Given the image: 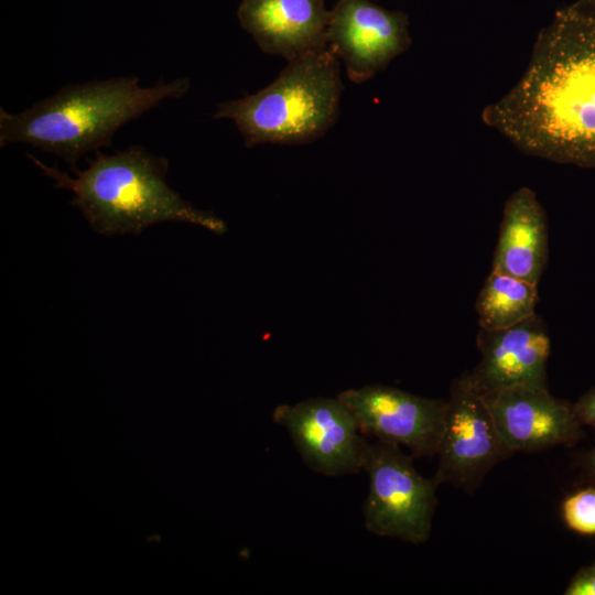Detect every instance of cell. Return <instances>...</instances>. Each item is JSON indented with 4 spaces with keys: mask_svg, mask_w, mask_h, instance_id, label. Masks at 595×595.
Wrapping results in <instances>:
<instances>
[{
    "mask_svg": "<svg viewBox=\"0 0 595 595\" xmlns=\"http://www.w3.org/2000/svg\"><path fill=\"white\" fill-rule=\"evenodd\" d=\"M572 407L580 424L589 425L595 430V388L584 393Z\"/></svg>",
    "mask_w": 595,
    "mask_h": 595,
    "instance_id": "cell-17",
    "label": "cell"
},
{
    "mask_svg": "<svg viewBox=\"0 0 595 595\" xmlns=\"http://www.w3.org/2000/svg\"><path fill=\"white\" fill-rule=\"evenodd\" d=\"M588 466L592 472L595 470V447L593 448V451L591 452L588 456Z\"/></svg>",
    "mask_w": 595,
    "mask_h": 595,
    "instance_id": "cell-19",
    "label": "cell"
},
{
    "mask_svg": "<svg viewBox=\"0 0 595 595\" xmlns=\"http://www.w3.org/2000/svg\"><path fill=\"white\" fill-rule=\"evenodd\" d=\"M273 420L288 431L302 461L315 473L337 477L363 470L368 441L338 397L280 404Z\"/></svg>",
    "mask_w": 595,
    "mask_h": 595,
    "instance_id": "cell-7",
    "label": "cell"
},
{
    "mask_svg": "<svg viewBox=\"0 0 595 595\" xmlns=\"http://www.w3.org/2000/svg\"><path fill=\"white\" fill-rule=\"evenodd\" d=\"M410 44L409 20L401 11L387 10L371 0H337L331 10L327 46L356 84L385 69Z\"/></svg>",
    "mask_w": 595,
    "mask_h": 595,
    "instance_id": "cell-9",
    "label": "cell"
},
{
    "mask_svg": "<svg viewBox=\"0 0 595 595\" xmlns=\"http://www.w3.org/2000/svg\"><path fill=\"white\" fill-rule=\"evenodd\" d=\"M324 0H242L237 17L261 51L288 61L327 46Z\"/></svg>",
    "mask_w": 595,
    "mask_h": 595,
    "instance_id": "cell-12",
    "label": "cell"
},
{
    "mask_svg": "<svg viewBox=\"0 0 595 595\" xmlns=\"http://www.w3.org/2000/svg\"><path fill=\"white\" fill-rule=\"evenodd\" d=\"M479 363L463 374L479 394L509 389H544L550 336L536 313L504 329H480L477 335Z\"/></svg>",
    "mask_w": 595,
    "mask_h": 595,
    "instance_id": "cell-10",
    "label": "cell"
},
{
    "mask_svg": "<svg viewBox=\"0 0 595 595\" xmlns=\"http://www.w3.org/2000/svg\"><path fill=\"white\" fill-rule=\"evenodd\" d=\"M538 285L512 275L491 271L475 302L480 329L513 326L536 314Z\"/></svg>",
    "mask_w": 595,
    "mask_h": 595,
    "instance_id": "cell-14",
    "label": "cell"
},
{
    "mask_svg": "<svg viewBox=\"0 0 595 595\" xmlns=\"http://www.w3.org/2000/svg\"><path fill=\"white\" fill-rule=\"evenodd\" d=\"M412 459L399 445L367 442L363 470L369 489L363 516L369 532L419 544L430 537L439 485L420 475Z\"/></svg>",
    "mask_w": 595,
    "mask_h": 595,
    "instance_id": "cell-5",
    "label": "cell"
},
{
    "mask_svg": "<svg viewBox=\"0 0 595 595\" xmlns=\"http://www.w3.org/2000/svg\"><path fill=\"white\" fill-rule=\"evenodd\" d=\"M592 473L594 474V477H595V470H594V472H592Z\"/></svg>",
    "mask_w": 595,
    "mask_h": 595,
    "instance_id": "cell-20",
    "label": "cell"
},
{
    "mask_svg": "<svg viewBox=\"0 0 595 595\" xmlns=\"http://www.w3.org/2000/svg\"><path fill=\"white\" fill-rule=\"evenodd\" d=\"M482 120L527 154L595 167V13L559 9L520 79Z\"/></svg>",
    "mask_w": 595,
    "mask_h": 595,
    "instance_id": "cell-1",
    "label": "cell"
},
{
    "mask_svg": "<svg viewBox=\"0 0 595 595\" xmlns=\"http://www.w3.org/2000/svg\"><path fill=\"white\" fill-rule=\"evenodd\" d=\"M434 480L472 493L512 454L506 448L480 394L459 376L451 386L436 450Z\"/></svg>",
    "mask_w": 595,
    "mask_h": 595,
    "instance_id": "cell-6",
    "label": "cell"
},
{
    "mask_svg": "<svg viewBox=\"0 0 595 595\" xmlns=\"http://www.w3.org/2000/svg\"><path fill=\"white\" fill-rule=\"evenodd\" d=\"M343 93L337 56L328 46L288 61L261 90L217 105L215 119H229L246 147L304 144L335 123Z\"/></svg>",
    "mask_w": 595,
    "mask_h": 595,
    "instance_id": "cell-4",
    "label": "cell"
},
{
    "mask_svg": "<svg viewBox=\"0 0 595 595\" xmlns=\"http://www.w3.org/2000/svg\"><path fill=\"white\" fill-rule=\"evenodd\" d=\"M337 397L364 435L405 446L413 457L436 455L446 401L378 383L347 389Z\"/></svg>",
    "mask_w": 595,
    "mask_h": 595,
    "instance_id": "cell-8",
    "label": "cell"
},
{
    "mask_svg": "<svg viewBox=\"0 0 595 595\" xmlns=\"http://www.w3.org/2000/svg\"><path fill=\"white\" fill-rule=\"evenodd\" d=\"M566 524L580 533H595V488H587L570 496L563 502Z\"/></svg>",
    "mask_w": 595,
    "mask_h": 595,
    "instance_id": "cell-15",
    "label": "cell"
},
{
    "mask_svg": "<svg viewBox=\"0 0 595 595\" xmlns=\"http://www.w3.org/2000/svg\"><path fill=\"white\" fill-rule=\"evenodd\" d=\"M548 259L545 210L531 188L520 187L504 206L491 271L538 285Z\"/></svg>",
    "mask_w": 595,
    "mask_h": 595,
    "instance_id": "cell-13",
    "label": "cell"
},
{
    "mask_svg": "<svg viewBox=\"0 0 595 595\" xmlns=\"http://www.w3.org/2000/svg\"><path fill=\"white\" fill-rule=\"evenodd\" d=\"M190 88L188 77L151 87L140 86L137 76L68 84L21 112L0 108V145L28 143L74 167L83 155L110 145L121 127Z\"/></svg>",
    "mask_w": 595,
    "mask_h": 595,
    "instance_id": "cell-2",
    "label": "cell"
},
{
    "mask_svg": "<svg viewBox=\"0 0 595 595\" xmlns=\"http://www.w3.org/2000/svg\"><path fill=\"white\" fill-rule=\"evenodd\" d=\"M480 397L511 454L570 444L578 437L581 424L573 407L548 388L509 389Z\"/></svg>",
    "mask_w": 595,
    "mask_h": 595,
    "instance_id": "cell-11",
    "label": "cell"
},
{
    "mask_svg": "<svg viewBox=\"0 0 595 595\" xmlns=\"http://www.w3.org/2000/svg\"><path fill=\"white\" fill-rule=\"evenodd\" d=\"M28 156L57 188L74 194L72 204L99 234L140 235L161 221L188 223L217 235L227 231L221 218L198 209L167 185L165 156L150 153L140 145L112 154L96 151L87 169L72 167L75 177Z\"/></svg>",
    "mask_w": 595,
    "mask_h": 595,
    "instance_id": "cell-3",
    "label": "cell"
},
{
    "mask_svg": "<svg viewBox=\"0 0 595 595\" xmlns=\"http://www.w3.org/2000/svg\"><path fill=\"white\" fill-rule=\"evenodd\" d=\"M565 595H595V564L582 569L566 587Z\"/></svg>",
    "mask_w": 595,
    "mask_h": 595,
    "instance_id": "cell-16",
    "label": "cell"
},
{
    "mask_svg": "<svg viewBox=\"0 0 595 595\" xmlns=\"http://www.w3.org/2000/svg\"><path fill=\"white\" fill-rule=\"evenodd\" d=\"M574 3L582 10L595 13V0H576Z\"/></svg>",
    "mask_w": 595,
    "mask_h": 595,
    "instance_id": "cell-18",
    "label": "cell"
}]
</instances>
